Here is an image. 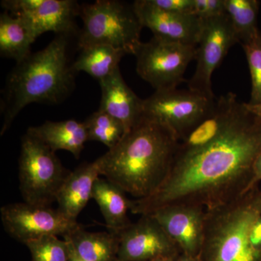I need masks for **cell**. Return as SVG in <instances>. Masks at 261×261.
Instances as JSON below:
<instances>
[{"label": "cell", "instance_id": "6da1fadb", "mask_svg": "<svg viewBox=\"0 0 261 261\" xmlns=\"http://www.w3.org/2000/svg\"><path fill=\"white\" fill-rule=\"evenodd\" d=\"M261 152V118L239 103L224 132L200 149L177 151L167 177L152 195L132 200L133 214H153L166 206L211 210L248 191Z\"/></svg>", "mask_w": 261, "mask_h": 261}, {"label": "cell", "instance_id": "7a4b0ae2", "mask_svg": "<svg viewBox=\"0 0 261 261\" xmlns=\"http://www.w3.org/2000/svg\"><path fill=\"white\" fill-rule=\"evenodd\" d=\"M178 146L177 137L168 127L143 116L96 161L100 176L136 199L145 198L167 177Z\"/></svg>", "mask_w": 261, "mask_h": 261}, {"label": "cell", "instance_id": "3957f363", "mask_svg": "<svg viewBox=\"0 0 261 261\" xmlns=\"http://www.w3.org/2000/svg\"><path fill=\"white\" fill-rule=\"evenodd\" d=\"M70 37L56 35L47 47L31 53L10 71L2 94L1 136L29 104H60L72 93L76 73L69 58Z\"/></svg>", "mask_w": 261, "mask_h": 261}, {"label": "cell", "instance_id": "277c9868", "mask_svg": "<svg viewBox=\"0 0 261 261\" xmlns=\"http://www.w3.org/2000/svg\"><path fill=\"white\" fill-rule=\"evenodd\" d=\"M261 215V187L225 205L206 210L202 261H261L252 246L250 231Z\"/></svg>", "mask_w": 261, "mask_h": 261}, {"label": "cell", "instance_id": "5b68a950", "mask_svg": "<svg viewBox=\"0 0 261 261\" xmlns=\"http://www.w3.org/2000/svg\"><path fill=\"white\" fill-rule=\"evenodd\" d=\"M82 28L77 35L79 49L104 44L135 56L142 42L143 27L133 3L119 0H97L81 5Z\"/></svg>", "mask_w": 261, "mask_h": 261}, {"label": "cell", "instance_id": "8992f818", "mask_svg": "<svg viewBox=\"0 0 261 261\" xmlns=\"http://www.w3.org/2000/svg\"><path fill=\"white\" fill-rule=\"evenodd\" d=\"M70 171L63 166L56 152L25 133L21 139L19 159L20 191L24 202L51 206Z\"/></svg>", "mask_w": 261, "mask_h": 261}, {"label": "cell", "instance_id": "52a82bcc", "mask_svg": "<svg viewBox=\"0 0 261 261\" xmlns=\"http://www.w3.org/2000/svg\"><path fill=\"white\" fill-rule=\"evenodd\" d=\"M196 47L153 37L142 42L136 53L137 73L155 91L176 89L185 82L184 75L195 60Z\"/></svg>", "mask_w": 261, "mask_h": 261}, {"label": "cell", "instance_id": "ba28073f", "mask_svg": "<svg viewBox=\"0 0 261 261\" xmlns=\"http://www.w3.org/2000/svg\"><path fill=\"white\" fill-rule=\"evenodd\" d=\"M216 98L211 99L189 89L155 91L144 99L143 116L168 127L179 142L207 116Z\"/></svg>", "mask_w": 261, "mask_h": 261}, {"label": "cell", "instance_id": "9c48e42d", "mask_svg": "<svg viewBox=\"0 0 261 261\" xmlns=\"http://www.w3.org/2000/svg\"><path fill=\"white\" fill-rule=\"evenodd\" d=\"M238 43V37L226 13L203 20L200 39L196 47V70L188 82V89L209 99H216L211 81L213 73L230 48Z\"/></svg>", "mask_w": 261, "mask_h": 261}, {"label": "cell", "instance_id": "30bf717a", "mask_svg": "<svg viewBox=\"0 0 261 261\" xmlns=\"http://www.w3.org/2000/svg\"><path fill=\"white\" fill-rule=\"evenodd\" d=\"M0 214L5 231L24 245L50 235L64 238L80 224L51 206L32 205L25 202L3 206Z\"/></svg>", "mask_w": 261, "mask_h": 261}, {"label": "cell", "instance_id": "8fae6325", "mask_svg": "<svg viewBox=\"0 0 261 261\" xmlns=\"http://www.w3.org/2000/svg\"><path fill=\"white\" fill-rule=\"evenodd\" d=\"M118 261H149L181 251L152 215H142L119 233Z\"/></svg>", "mask_w": 261, "mask_h": 261}, {"label": "cell", "instance_id": "7c38bea8", "mask_svg": "<svg viewBox=\"0 0 261 261\" xmlns=\"http://www.w3.org/2000/svg\"><path fill=\"white\" fill-rule=\"evenodd\" d=\"M206 210L201 206L173 205L154 211L152 216L181 252L200 255L203 241Z\"/></svg>", "mask_w": 261, "mask_h": 261}, {"label": "cell", "instance_id": "4fadbf2b", "mask_svg": "<svg viewBox=\"0 0 261 261\" xmlns=\"http://www.w3.org/2000/svg\"><path fill=\"white\" fill-rule=\"evenodd\" d=\"M133 5L142 27L149 29L153 37L197 47L202 27L197 17L165 11L149 0H137Z\"/></svg>", "mask_w": 261, "mask_h": 261}, {"label": "cell", "instance_id": "5bb4252c", "mask_svg": "<svg viewBox=\"0 0 261 261\" xmlns=\"http://www.w3.org/2000/svg\"><path fill=\"white\" fill-rule=\"evenodd\" d=\"M80 6L74 0H40L35 8L17 18L35 39L47 32L73 37L78 35L75 18L80 16Z\"/></svg>", "mask_w": 261, "mask_h": 261}, {"label": "cell", "instance_id": "9a60e30c", "mask_svg": "<svg viewBox=\"0 0 261 261\" xmlns=\"http://www.w3.org/2000/svg\"><path fill=\"white\" fill-rule=\"evenodd\" d=\"M99 84L101 88L99 111L119 121L125 134L129 132L143 117L144 99H140L127 85L120 68Z\"/></svg>", "mask_w": 261, "mask_h": 261}, {"label": "cell", "instance_id": "2e32d148", "mask_svg": "<svg viewBox=\"0 0 261 261\" xmlns=\"http://www.w3.org/2000/svg\"><path fill=\"white\" fill-rule=\"evenodd\" d=\"M100 176L97 161L84 163L70 171L57 196L58 209L67 218L77 221L90 199L94 185Z\"/></svg>", "mask_w": 261, "mask_h": 261}, {"label": "cell", "instance_id": "e0dca14e", "mask_svg": "<svg viewBox=\"0 0 261 261\" xmlns=\"http://www.w3.org/2000/svg\"><path fill=\"white\" fill-rule=\"evenodd\" d=\"M239 103L232 92L216 98L207 116L179 140L177 151L195 150L216 140L229 124Z\"/></svg>", "mask_w": 261, "mask_h": 261}, {"label": "cell", "instance_id": "ac0fdd59", "mask_svg": "<svg viewBox=\"0 0 261 261\" xmlns=\"http://www.w3.org/2000/svg\"><path fill=\"white\" fill-rule=\"evenodd\" d=\"M27 133L40 140L54 152L68 151L76 159H80L86 142H88L84 122L73 119L47 121L40 126L30 127Z\"/></svg>", "mask_w": 261, "mask_h": 261}, {"label": "cell", "instance_id": "d6986e66", "mask_svg": "<svg viewBox=\"0 0 261 261\" xmlns=\"http://www.w3.org/2000/svg\"><path fill=\"white\" fill-rule=\"evenodd\" d=\"M126 194L121 187L107 178L99 176L94 183L92 199L99 206L108 231L111 232L119 234L122 230L132 224L128 217L132 200Z\"/></svg>", "mask_w": 261, "mask_h": 261}, {"label": "cell", "instance_id": "ffe728a7", "mask_svg": "<svg viewBox=\"0 0 261 261\" xmlns=\"http://www.w3.org/2000/svg\"><path fill=\"white\" fill-rule=\"evenodd\" d=\"M80 259L85 261H118L119 234L111 231L90 232L82 224L63 238Z\"/></svg>", "mask_w": 261, "mask_h": 261}, {"label": "cell", "instance_id": "44dd1931", "mask_svg": "<svg viewBox=\"0 0 261 261\" xmlns=\"http://www.w3.org/2000/svg\"><path fill=\"white\" fill-rule=\"evenodd\" d=\"M78 58L73 62L75 73L85 72L98 82L108 78L119 68L126 51L111 46L96 44L80 49Z\"/></svg>", "mask_w": 261, "mask_h": 261}, {"label": "cell", "instance_id": "7402d4cb", "mask_svg": "<svg viewBox=\"0 0 261 261\" xmlns=\"http://www.w3.org/2000/svg\"><path fill=\"white\" fill-rule=\"evenodd\" d=\"M32 33L20 18L7 12L0 15V55L20 63L32 53L31 46L35 42Z\"/></svg>", "mask_w": 261, "mask_h": 261}, {"label": "cell", "instance_id": "603a6c76", "mask_svg": "<svg viewBox=\"0 0 261 261\" xmlns=\"http://www.w3.org/2000/svg\"><path fill=\"white\" fill-rule=\"evenodd\" d=\"M224 5L239 44L242 45L248 42L259 31L257 18L260 2L257 0H224Z\"/></svg>", "mask_w": 261, "mask_h": 261}, {"label": "cell", "instance_id": "cb8c5ba5", "mask_svg": "<svg viewBox=\"0 0 261 261\" xmlns=\"http://www.w3.org/2000/svg\"><path fill=\"white\" fill-rule=\"evenodd\" d=\"M88 141L100 142L112 149L125 135L123 125L108 113L98 110L84 121Z\"/></svg>", "mask_w": 261, "mask_h": 261}, {"label": "cell", "instance_id": "d4e9b609", "mask_svg": "<svg viewBox=\"0 0 261 261\" xmlns=\"http://www.w3.org/2000/svg\"><path fill=\"white\" fill-rule=\"evenodd\" d=\"M32 261H70L69 244L58 237L45 236L25 244Z\"/></svg>", "mask_w": 261, "mask_h": 261}, {"label": "cell", "instance_id": "484cf974", "mask_svg": "<svg viewBox=\"0 0 261 261\" xmlns=\"http://www.w3.org/2000/svg\"><path fill=\"white\" fill-rule=\"evenodd\" d=\"M251 75V98L247 104L256 106L261 103V32L257 34L245 44H242Z\"/></svg>", "mask_w": 261, "mask_h": 261}, {"label": "cell", "instance_id": "4316f807", "mask_svg": "<svg viewBox=\"0 0 261 261\" xmlns=\"http://www.w3.org/2000/svg\"><path fill=\"white\" fill-rule=\"evenodd\" d=\"M226 13L224 0H193L192 15L202 21Z\"/></svg>", "mask_w": 261, "mask_h": 261}, {"label": "cell", "instance_id": "83f0119b", "mask_svg": "<svg viewBox=\"0 0 261 261\" xmlns=\"http://www.w3.org/2000/svg\"><path fill=\"white\" fill-rule=\"evenodd\" d=\"M149 2L165 11L192 15L193 0H149Z\"/></svg>", "mask_w": 261, "mask_h": 261}, {"label": "cell", "instance_id": "f1b7e54d", "mask_svg": "<svg viewBox=\"0 0 261 261\" xmlns=\"http://www.w3.org/2000/svg\"><path fill=\"white\" fill-rule=\"evenodd\" d=\"M250 242L254 248L261 251V215L252 226L250 231Z\"/></svg>", "mask_w": 261, "mask_h": 261}, {"label": "cell", "instance_id": "f546056e", "mask_svg": "<svg viewBox=\"0 0 261 261\" xmlns=\"http://www.w3.org/2000/svg\"><path fill=\"white\" fill-rule=\"evenodd\" d=\"M261 182V152L257 156L253 168V176H252L251 183L249 187V190H252L254 187L259 186ZM247 191V192H248Z\"/></svg>", "mask_w": 261, "mask_h": 261}, {"label": "cell", "instance_id": "4dcf8cb0", "mask_svg": "<svg viewBox=\"0 0 261 261\" xmlns=\"http://www.w3.org/2000/svg\"><path fill=\"white\" fill-rule=\"evenodd\" d=\"M173 261H202V260L200 259V255L193 256V255H187L181 252L179 255L175 257Z\"/></svg>", "mask_w": 261, "mask_h": 261}, {"label": "cell", "instance_id": "1f68e13d", "mask_svg": "<svg viewBox=\"0 0 261 261\" xmlns=\"http://www.w3.org/2000/svg\"><path fill=\"white\" fill-rule=\"evenodd\" d=\"M246 106L250 111H252L254 114L256 115V116L260 117L261 118V103L256 105V106H250V105L246 103Z\"/></svg>", "mask_w": 261, "mask_h": 261}, {"label": "cell", "instance_id": "d6a6232c", "mask_svg": "<svg viewBox=\"0 0 261 261\" xmlns=\"http://www.w3.org/2000/svg\"><path fill=\"white\" fill-rule=\"evenodd\" d=\"M176 256H163L156 257V258L152 259V260L149 261H173L174 260L175 257Z\"/></svg>", "mask_w": 261, "mask_h": 261}, {"label": "cell", "instance_id": "836d02e7", "mask_svg": "<svg viewBox=\"0 0 261 261\" xmlns=\"http://www.w3.org/2000/svg\"><path fill=\"white\" fill-rule=\"evenodd\" d=\"M69 244V243H68ZM70 261H85L82 260V259H80V257L77 256L74 253V252L73 251V250H72L71 247H70Z\"/></svg>", "mask_w": 261, "mask_h": 261}]
</instances>
